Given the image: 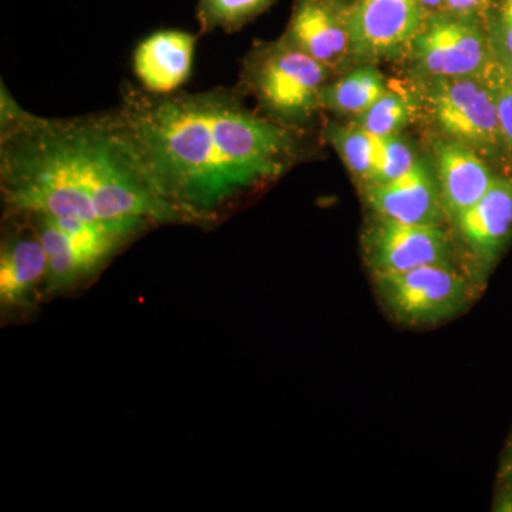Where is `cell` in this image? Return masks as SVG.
Masks as SVG:
<instances>
[{
    "mask_svg": "<svg viewBox=\"0 0 512 512\" xmlns=\"http://www.w3.org/2000/svg\"><path fill=\"white\" fill-rule=\"evenodd\" d=\"M111 111L154 191L183 224H220L305 151L301 130L248 109L238 87L154 94L124 82Z\"/></svg>",
    "mask_w": 512,
    "mask_h": 512,
    "instance_id": "6da1fadb",
    "label": "cell"
},
{
    "mask_svg": "<svg viewBox=\"0 0 512 512\" xmlns=\"http://www.w3.org/2000/svg\"><path fill=\"white\" fill-rule=\"evenodd\" d=\"M0 188L6 215L183 224L144 174L113 111L40 117L0 84Z\"/></svg>",
    "mask_w": 512,
    "mask_h": 512,
    "instance_id": "7a4b0ae2",
    "label": "cell"
},
{
    "mask_svg": "<svg viewBox=\"0 0 512 512\" xmlns=\"http://www.w3.org/2000/svg\"><path fill=\"white\" fill-rule=\"evenodd\" d=\"M333 74L281 37L248 53L237 87L244 96L254 97L258 113L266 119L302 131L322 110L320 94Z\"/></svg>",
    "mask_w": 512,
    "mask_h": 512,
    "instance_id": "3957f363",
    "label": "cell"
},
{
    "mask_svg": "<svg viewBox=\"0 0 512 512\" xmlns=\"http://www.w3.org/2000/svg\"><path fill=\"white\" fill-rule=\"evenodd\" d=\"M417 80L421 106L441 137L457 141L483 158L504 153L497 101L485 74Z\"/></svg>",
    "mask_w": 512,
    "mask_h": 512,
    "instance_id": "277c9868",
    "label": "cell"
},
{
    "mask_svg": "<svg viewBox=\"0 0 512 512\" xmlns=\"http://www.w3.org/2000/svg\"><path fill=\"white\" fill-rule=\"evenodd\" d=\"M372 278L384 312L399 325L413 328L456 318L474 302L480 289L456 264L424 265Z\"/></svg>",
    "mask_w": 512,
    "mask_h": 512,
    "instance_id": "5b68a950",
    "label": "cell"
},
{
    "mask_svg": "<svg viewBox=\"0 0 512 512\" xmlns=\"http://www.w3.org/2000/svg\"><path fill=\"white\" fill-rule=\"evenodd\" d=\"M417 79L483 76L493 62L488 32L474 15L429 13L406 53Z\"/></svg>",
    "mask_w": 512,
    "mask_h": 512,
    "instance_id": "8992f818",
    "label": "cell"
},
{
    "mask_svg": "<svg viewBox=\"0 0 512 512\" xmlns=\"http://www.w3.org/2000/svg\"><path fill=\"white\" fill-rule=\"evenodd\" d=\"M426 16L420 0H355L346 6L352 60L375 64L403 56Z\"/></svg>",
    "mask_w": 512,
    "mask_h": 512,
    "instance_id": "52a82bcc",
    "label": "cell"
},
{
    "mask_svg": "<svg viewBox=\"0 0 512 512\" xmlns=\"http://www.w3.org/2000/svg\"><path fill=\"white\" fill-rule=\"evenodd\" d=\"M362 248L372 276L454 264L453 244L443 225L403 224L375 217L363 232Z\"/></svg>",
    "mask_w": 512,
    "mask_h": 512,
    "instance_id": "ba28073f",
    "label": "cell"
},
{
    "mask_svg": "<svg viewBox=\"0 0 512 512\" xmlns=\"http://www.w3.org/2000/svg\"><path fill=\"white\" fill-rule=\"evenodd\" d=\"M453 227L470 258L468 275L483 285L512 237V180L495 178L490 190Z\"/></svg>",
    "mask_w": 512,
    "mask_h": 512,
    "instance_id": "9c48e42d",
    "label": "cell"
},
{
    "mask_svg": "<svg viewBox=\"0 0 512 512\" xmlns=\"http://www.w3.org/2000/svg\"><path fill=\"white\" fill-rule=\"evenodd\" d=\"M363 197L375 217L414 225L447 221L434 165L417 157L409 171L380 184L363 185Z\"/></svg>",
    "mask_w": 512,
    "mask_h": 512,
    "instance_id": "30bf717a",
    "label": "cell"
},
{
    "mask_svg": "<svg viewBox=\"0 0 512 512\" xmlns=\"http://www.w3.org/2000/svg\"><path fill=\"white\" fill-rule=\"evenodd\" d=\"M282 37L333 72L352 59L346 6L333 0H296Z\"/></svg>",
    "mask_w": 512,
    "mask_h": 512,
    "instance_id": "8fae6325",
    "label": "cell"
},
{
    "mask_svg": "<svg viewBox=\"0 0 512 512\" xmlns=\"http://www.w3.org/2000/svg\"><path fill=\"white\" fill-rule=\"evenodd\" d=\"M12 222L0 252V301L3 308L29 306L45 282L47 258L39 235L22 215H6Z\"/></svg>",
    "mask_w": 512,
    "mask_h": 512,
    "instance_id": "7c38bea8",
    "label": "cell"
},
{
    "mask_svg": "<svg viewBox=\"0 0 512 512\" xmlns=\"http://www.w3.org/2000/svg\"><path fill=\"white\" fill-rule=\"evenodd\" d=\"M433 150L444 211L447 221L454 225L468 208L484 197L497 177L485 158L457 141L437 138Z\"/></svg>",
    "mask_w": 512,
    "mask_h": 512,
    "instance_id": "4fadbf2b",
    "label": "cell"
},
{
    "mask_svg": "<svg viewBox=\"0 0 512 512\" xmlns=\"http://www.w3.org/2000/svg\"><path fill=\"white\" fill-rule=\"evenodd\" d=\"M197 36L184 30H158L138 43L133 72L147 92L171 94L191 77Z\"/></svg>",
    "mask_w": 512,
    "mask_h": 512,
    "instance_id": "5bb4252c",
    "label": "cell"
},
{
    "mask_svg": "<svg viewBox=\"0 0 512 512\" xmlns=\"http://www.w3.org/2000/svg\"><path fill=\"white\" fill-rule=\"evenodd\" d=\"M33 225L47 258L45 279L46 292L67 291L74 285L90 278L101 268L89 255L77 247L55 218L49 215H22Z\"/></svg>",
    "mask_w": 512,
    "mask_h": 512,
    "instance_id": "9a60e30c",
    "label": "cell"
},
{
    "mask_svg": "<svg viewBox=\"0 0 512 512\" xmlns=\"http://www.w3.org/2000/svg\"><path fill=\"white\" fill-rule=\"evenodd\" d=\"M389 89L373 63H360L349 73L329 80L320 94L322 110L339 116H360Z\"/></svg>",
    "mask_w": 512,
    "mask_h": 512,
    "instance_id": "2e32d148",
    "label": "cell"
},
{
    "mask_svg": "<svg viewBox=\"0 0 512 512\" xmlns=\"http://www.w3.org/2000/svg\"><path fill=\"white\" fill-rule=\"evenodd\" d=\"M326 140L335 147L336 153L349 168L350 173L366 185L375 171L379 157L380 138L360 127L356 121L349 126L329 124L325 130Z\"/></svg>",
    "mask_w": 512,
    "mask_h": 512,
    "instance_id": "e0dca14e",
    "label": "cell"
},
{
    "mask_svg": "<svg viewBox=\"0 0 512 512\" xmlns=\"http://www.w3.org/2000/svg\"><path fill=\"white\" fill-rule=\"evenodd\" d=\"M274 0H198L202 33L237 32L272 5Z\"/></svg>",
    "mask_w": 512,
    "mask_h": 512,
    "instance_id": "ac0fdd59",
    "label": "cell"
},
{
    "mask_svg": "<svg viewBox=\"0 0 512 512\" xmlns=\"http://www.w3.org/2000/svg\"><path fill=\"white\" fill-rule=\"evenodd\" d=\"M413 117V103L403 93L389 89L355 121L377 137L397 136Z\"/></svg>",
    "mask_w": 512,
    "mask_h": 512,
    "instance_id": "d6986e66",
    "label": "cell"
},
{
    "mask_svg": "<svg viewBox=\"0 0 512 512\" xmlns=\"http://www.w3.org/2000/svg\"><path fill=\"white\" fill-rule=\"evenodd\" d=\"M416 160L417 157L412 146L403 137H400V134L382 137L380 138L379 157H377L375 171L366 185L392 181L409 171Z\"/></svg>",
    "mask_w": 512,
    "mask_h": 512,
    "instance_id": "ffe728a7",
    "label": "cell"
},
{
    "mask_svg": "<svg viewBox=\"0 0 512 512\" xmlns=\"http://www.w3.org/2000/svg\"><path fill=\"white\" fill-rule=\"evenodd\" d=\"M488 40L493 62L512 79V0H501Z\"/></svg>",
    "mask_w": 512,
    "mask_h": 512,
    "instance_id": "44dd1931",
    "label": "cell"
},
{
    "mask_svg": "<svg viewBox=\"0 0 512 512\" xmlns=\"http://www.w3.org/2000/svg\"><path fill=\"white\" fill-rule=\"evenodd\" d=\"M484 74L493 87L505 151L512 158V79L494 62H491Z\"/></svg>",
    "mask_w": 512,
    "mask_h": 512,
    "instance_id": "7402d4cb",
    "label": "cell"
},
{
    "mask_svg": "<svg viewBox=\"0 0 512 512\" xmlns=\"http://www.w3.org/2000/svg\"><path fill=\"white\" fill-rule=\"evenodd\" d=\"M481 2L483 0H446L443 12L454 13V15H473Z\"/></svg>",
    "mask_w": 512,
    "mask_h": 512,
    "instance_id": "603a6c76",
    "label": "cell"
},
{
    "mask_svg": "<svg viewBox=\"0 0 512 512\" xmlns=\"http://www.w3.org/2000/svg\"><path fill=\"white\" fill-rule=\"evenodd\" d=\"M420 3L424 10H426L427 15H429V13H436L439 12V10H443L446 0H420Z\"/></svg>",
    "mask_w": 512,
    "mask_h": 512,
    "instance_id": "cb8c5ba5",
    "label": "cell"
},
{
    "mask_svg": "<svg viewBox=\"0 0 512 512\" xmlns=\"http://www.w3.org/2000/svg\"><path fill=\"white\" fill-rule=\"evenodd\" d=\"M333 2L339 3V5H345V2H348V0H333Z\"/></svg>",
    "mask_w": 512,
    "mask_h": 512,
    "instance_id": "d4e9b609",
    "label": "cell"
}]
</instances>
